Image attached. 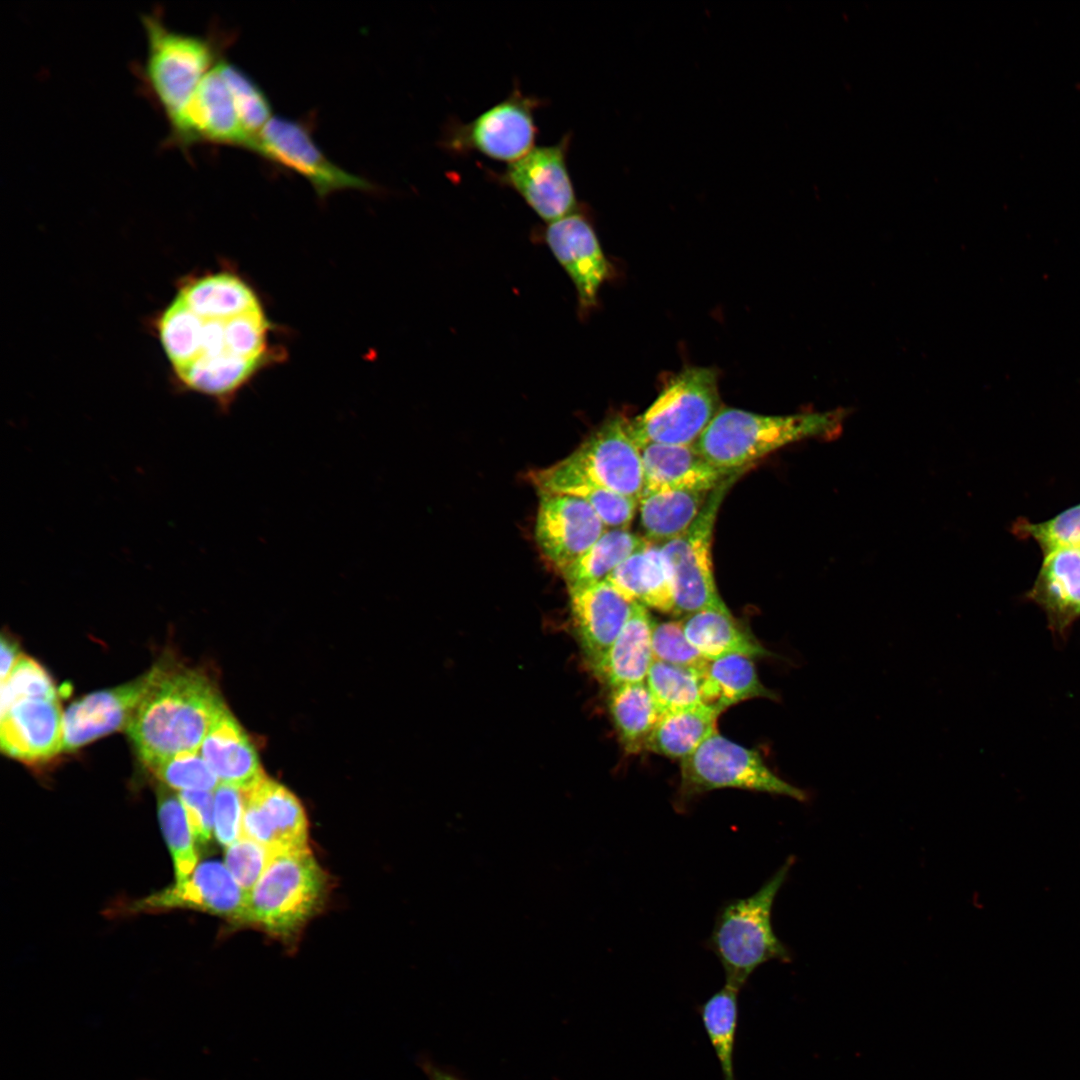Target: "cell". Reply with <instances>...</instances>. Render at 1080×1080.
<instances>
[{"instance_id": "6da1fadb", "label": "cell", "mask_w": 1080, "mask_h": 1080, "mask_svg": "<svg viewBox=\"0 0 1080 1080\" xmlns=\"http://www.w3.org/2000/svg\"><path fill=\"white\" fill-rule=\"evenodd\" d=\"M226 706L202 673L160 663L159 673L126 727L146 765L199 751Z\"/></svg>"}, {"instance_id": "7a4b0ae2", "label": "cell", "mask_w": 1080, "mask_h": 1080, "mask_svg": "<svg viewBox=\"0 0 1080 1080\" xmlns=\"http://www.w3.org/2000/svg\"><path fill=\"white\" fill-rule=\"evenodd\" d=\"M842 418L839 411L775 416L725 407L720 408L694 447L714 467L735 473L791 443L833 435Z\"/></svg>"}, {"instance_id": "3957f363", "label": "cell", "mask_w": 1080, "mask_h": 1080, "mask_svg": "<svg viewBox=\"0 0 1080 1080\" xmlns=\"http://www.w3.org/2000/svg\"><path fill=\"white\" fill-rule=\"evenodd\" d=\"M529 479L538 494H568L576 487L593 484L639 501L644 488L641 449L622 415L606 418L568 456Z\"/></svg>"}, {"instance_id": "277c9868", "label": "cell", "mask_w": 1080, "mask_h": 1080, "mask_svg": "<svg viewBox=\"0 0 1080 1080\" xmlns=\"http://www.w3.org/2000/svg\"><path fill=\"white\" fill-rule=\"evenodd\" d=\"M793 864L794 857L787 858L755 893L721 906L708 945L724 969L725 984L741 990L762 964L791 960L789 950L773 930L771 914Z\"/></svg>"}, {"instance_id": "5b68a950", "label": "cell", "mask_w": 1080, "mask_h": 1080, "mask_svg": "<svg viewBox=\"0 0 1080 1080\" xmlns=\"http://www.w3.org/2000/svg\"><path fill=\"white\" fill-rule=\"evenodd\" d=\"M147 51L140 69L144 88L168 123L190 102L205 76L217 65L218 50L208 37L168 27L161 15L141 16Z\"/></svg>"}, {"instance_id": "8992f818", "label": "cell", "mask_w": 1080, "mask_h": 1080, "mask_svg": "<svg viewBox=\"0 0 1080 1080\" xmlns=\"http://www.w3.org/2000/svg\"><path fill=\"white\" fill-rule=\"evenodd\" d=\"M325 888V874L308 847L277 852L248 893L245 922L287 936L318 908Z\"/></svg>"}, {"instance_id": "52a82bcc", "label": "cell", "mask_w": 1080, "mask_h": 1080, "mask_svg": "<svg viewBox=\"0 0 1080 1080\" xmlns=\"http://www.w3.org/2000/svg\"><path fill=\"white\" fill-rule=\"evenodd\" d=\"M717 376L706 367H688L674 375L642 414L629 419L639 448L694 445L720 410Z\"/></svg>"}, {"instance_id": "ba28073f", "label": "cell", "mask_w": 1080, "mask_h": 1080, "mask_svg": "<svg viewBox=\"0 0 1080 1080\" xmlns=\"http://www.w3.org/2000/svg\"><path fill=\"white\" fill-rule=\"evenodd\" d=\"M724 788L807 800L804 790L779 777L756 750L744 747L717 731L690 756L680 761L677 807L682 810L697 796Z\"/></svg>"}, {"instance_id": "9c48e42d", "label": "cell", "mask_w": 1080, "mask_h": 1080, "mask_svg": "<svg viewBox=\"0 0 1080 1080\" xmlns=\"http://www.w3.org/2000/svg\"><path fill=\"white\" fill-rule=\"evenodd\" d=\"M543 103L539 97L525 94L516 82L503 100L471 121L449 120L440 147L456 156L478 153L510 164L535 147V113Z\"/></svg>"}, {"instance_id": "30bf717a", "label": "cell", "mask_w": 1080, "mask_h": 1080, "mask_svg": "<svg viewBox=\"0 0 1080 1080\" xmlns=\"http://www.w3.org/2000/svg\"><path fill=\"white\" fill-rule=\"evenodd\" d=\"M743 472L726 477L712 490L690 527L660 545L674 577V615H689L705 609L729 610L719 595L714 578L712 539L720 506Z\"/></svg>"}, {"instance_id": "8fae6325", "label": "cell", "mask_w": 1080, "mask_h": 1080, "mask_svg": "<svg viewBox=\"0 0 1080 1080\" xmlns=\"http://www.w3.org/2000/svg\"><path fill=\"white\" fill-rule=\"evenodd\" d=\"M571 135L551 145L536 146L502 172H488L497 184L517 193L545 222L560 219L578 208L568 169Z\"/></svg>"}, {"instance_id": "7c38bea8", "label": "cell", "mask_w": 1080, "mask_h": 1080, "mask_svg": "<svg viewBox=\"0 0 1080 1080\" xmlns=\"http://www.w3.org/2000/svg\"><path fill=\"white\" fill-rule=\"evenodd\" d=\"M250 151L305 178L320 198L346 189L375 187L330 161L300 122L273 116L255 137Z\"/></svg>"}, {"instance_id": "4fadbf2b", "label": "cell", "mask_w": 1080, "mask_h": 1080, "mask_svg": "<svg viewBox=\"0 0 1080 1080\" xmlns=\"http://www.w3.org/2000/svg\"><path fill=\"white\" fill-rule=\"evenodd\" d=\"M538 234L572 281L578 313L585 316L597 305L599 290L611 274L590 220L577 208L546 223Z\"/></svg>"}, {"instance_id": "5bb4252c", "label": "cell", "mask_w": 1080, "mask_h": 1080, "mask_svg": "<svg viewBox=\"0 0 1080 1080\" xmlns=\"http://www.w3.org/2000/svg\"><path fill=\"white\" fill-rule=\"evenodd\" d=\"M168 125L167 145L183 150L203 143L249 150L253 143L241 125L218 63L201 81L185 109Z\"/></svg>"}, {"instance_id": "9a60e30c", "label": "cell", "mask_w": 1080, "mask_h": 1080, "mask_svg": "<svg viewBox=\"0 0 1080 1080\" xmlns=\"http://www.w3.org/2000/svg\"><path fill=\"white\" fill-rule=\"evenodd\" d=\"M534 536L544 557L561 573L581 557L607 529L581 498L541 493Z\"/></svg>"}, {"instance_id": "2e32d148", "label": "cell", "mask_w": 1080, "mask_h": 1080, "mask_svg": "<svg viewBox=\"0 0 1080 1080\" xmlns=\"http://www.w3.org/2000/svg\"><path fill=\"white\" fill-rule=\"evenodd\" d=\"M160 670L120 686L95 691L73 703L63 713V751L76 750L91 741L127 727Z\"/></svg>"}, {"instance_id": "e0dca14e", "label": "cell", "mask_w": 1080, "mask_h": 1080, "mask_svg": "<svg viewBox=\"0 0 1080 1080\" xmlns=\"http://www.w3.org/2000/svg\"><path fill=\"white\" fill-rule=\"evenodd\" d=\"M248 893L238 884L226 865L218 861L199 864L191 876L148 897L136 900L130 912H152L177 908L206 911L226 919L245 922Z\"/></svg>"}, {"instance_id": "ac0fdd59", "label": "cell", "mask_w": 1080, "mask_h": 1080, "mask_svg": "<svg viewBox=\"0 0 1080 1080\" xmlns=\"http://www.w3.org/2000/svg\"><path fill=\"white\" fill-rule=\"evenodd\" d=\"M307 834L303 807L283 785L264 776L243 791L241 836L277 853L307 847Z\"/></svg>"}, {"instance_id": "d6986e66", "label": "cell", "mask_w": 1080, "mask_h": 1080, "mask_svg": "<svg viewBox=\"0 0 1080 1080\" xmlns=\"http://www.w3.org/2000/svg\"><path fill=\"white\" fill-rule=\"evenodd\" d=\"M1 750L26 762L40 763L63 751V713L58 698H27L1 713Z\"/></svg>"}, {"instance_id": "ffe728a7", "label": "cell", "mask_w": 1080, "mask_h": 1080, "mask_svg": "<svg viewBox=\"0 0 1080 1080\" xmlns=\"http://www.w3.org/2000/svg\"><path fill=\"white\" fill-rule=\"evenodd\" d=\"M579 643L591 666L609 649L628 621L633 604L607 581L568 589Z\"/></svg>"}, {"instance_id": "44dd1931", "label": "cell", "mask_w": 1080, "mask_h": 1080, "mask_svg": "<svg viewBox=\"0 0 1080 1080\" xmlns=\"http://www.w3.org/2000/svg\"><path fill=\"white\" fill-rule=\"evenodd\" d=\"M1026 598L1044 612L1049 630L1064 637L1080 618V549L1044 555Z\"/></svg>"}, {"instance_id": "7402d4cb", "label": "cell", "mask_w": 1080, "mask_h": 1080, "mask_svg": "<svg viewBox=\"0 0 1080 1080\" xmlns=\"http://www.w3.org/2000/svg\"><path fill=\"white\" fill-rule=\"evenodd\" d=\"M631 603L674 613L675 584L660 545L648 541L605 580Z\"/></svg>"}, {"instance_id": "603a6c76", "label": "cell", "mask_w": 1080, "mask_h": 1080, "mask_svg": "<svg viewBox=\"0 0 1080 1080\" xmlns=\"http://www.w3.org/2000/svg\"><path fill=\"white\" fill-rule=\"evenodd\" d=\"M643 491L694 489L712 491L726 477L710 464L694 445L648 444L641 448Z\"/></svg>"}, {"instance_id": "cb8c5ba5", "label": "cell", "mask_w": 1080, "mask_h": 1080, "mask_svg": "<svg viewBox=\"0 0 1080 1080\" xmlns=\"http://www.w3.org/2000/svg\"><path fill=\"white\" fill-rule=\"evenodd\" d=\"M199 752L220 784L245 791L264 777L252 743L228 709L213 724Z\"/></svg>"}, {"instance_id": "d4e9b609", "label": "cell", "mask_w": 1080, "mask_h": 1080, "mask_svg": "<svg viewBox=\"0 0 1080 1080\" xmlns=\"http://www.w3.org/2000/svg\"><path fill=\"white\" fill-rule=\"evenodd\" d=\"M654 620L646 607L633 604L622 631L591 670L610 689L646 680L654 661L651 634Z\"/></svg>"}, {"instance_id": "484cf974", "label": "cell", "mask_w": 1080, "mask_h": 1080, "mask_svg": "<svg viewBox=\"0 0 1080 1080\" xmlns=\"http://www.w3.org/2000/svg\"><path fill=\"white\" fill-rule=\"evenodd\" d=\"M682 625L688 641L708 661L728 655L752 659L773 655L730 610H700L687 615Z\"/></svg>"}, {"instance_id": "4316f807", "label": "cell", "mask_w": 1080, "mask_h": 1080, "mask_svg": "<svg viewBox=\"0 0 1080 1080\" xmlns=\"http://www.w3.org/2000/svg\"><path fill=\"white\" fill-rule=\"evenodd\" d=\"M271 359V356L247 359L226 351L197 357L175 372L187 389L209 396L227 408L235 394Z\"/></svg>"}, {"instance_id": "83f0119b", "label": "cell", "mask_w": 1080, "mask_h": 1080, "mask_svg": "<svg viewBox=\"0 0 1080 1080\" xmlns=\"http://www.w3.org/2000/svg\"><path fill=\"white\" fill-rule=\"evenodd\" d=\"M177 297L204 320L227 321L261 307L248 283L225 271L187 281Z\"/></svg>"}, {"instance_id": "f1b7e54d", "label": "cell", "mask_w": 1080, "mask_h": 1080, "mask_svg": "<svg viewBox=\"0 0 1080 1080\" xmlns=\"http://www.w3.org/2000/svg\"><path fill=\"white\" fill-rule=\"evenodd\" d=\"M711 492L694 489L643 491L638 509L645 538L661 545L682 534L697 518Z\"/></svg>"}, {"instance_id": "f546056e", "label": "cell", "mask_w": 1080, "mask_h": 1080, "mask_svg": "<svg viewBox=\"0 0 1080 1080\" xmlns=\"http://www.w3.org/2000/svg\"><path fill=\"white\" fill-rule=\"evenodd\" d=\"M753 698L777 700V694L760 681L752 658L728 655L709 661L702 673L703 704L720 713Z\"/></svg>"}, {"instance_id": "4dcf8cb0", "label": "cell", "mask_w": 1080, "mask_h": 1080, "mask_svg": "<svg viewBox=\"0 0 1080 1080\" xmlns=\"http://www.w3.org/2000/svg\"><path fill=\"white\" fill-rule=\"evenodd\" d=\"M720 714L705 704L661 714L645 751L681 761L717 732Z\"/></svg>"}, {"instance_id": "1f68e13d", "label": "cell", "mask_w": 1080, "mask_h": 1080, "mask_svg": "<svg viewBox=\"0 0 1080 1080\" xmlns=\"http://www.w3.org/2000/svg\"><path fill=\"white\" fill-rule=\"evenodd\" d=\"M608 708L618 738L629 754L645 751L660 713L645 682L610 689Z\"/></svg>"}, {"instance_id": "d6a6232c", "label": "cell", "mask_w": 1080, "mask_h": 1080, "mask_svg": "<svg viewBox=\"0 0 1080 1080\" xmlns=\"http://www.w3.org/2000/svg\"><path fill=\"white\" fill-rule=\"evenodd\" d=\"M648 540L626 528L606 529L601 537L562 576L568 589L605 581L630 555Z\"/></svg>"}, {"instance_id": "836d02e7", "label": "cell", "mask_w": 1080, "mask_h": 1080, "mask_svg": "<svg viewBox=\"0 0 1080 1080\" xmlns=\"http://www.w3.org/2000/svg\"><path fill=\"white\" fill-rule=\"evenodd\" d=\"M739 989L725 984L700 1007V1017L715 1051L723 1080H736L734 1049L738 1027Z\"/></svg>"}, {"instance_id": "e575fe53", "label": "cell", "mask_w": 1080, "mask_h": 1080, "mask_svg": "<svg viewBox=\"0 0 1080 1080\" xmlns=\"http://www.w3.org/2000/svg\"><path fill=\"white\" fill-rule=\"evenodd\" d=\"M703 671L657 660L652 662L645 683L660 715L703 704Z\"/></svg>"}, {"instance_id": "d590c367", "label": "cell", "mask_w": 1080, "mask_h": 1080, "mask_svg": "<svg viewBox=\"0 0 1080 1080\" xmlns=\"http://www.w3.org/2000/svg\"><path fill=\"white\" fill-rule=\"evenodd\" d=\"M158 816L170 850L176 883L187 880L197 867L198 856L185 809L178 794L166 787L158 789Z\"/></svg>"}, {"instance_id": "8d00e7d4", "label": "cell", "mask_w": 1080, "mask_h": 1080, "mask_svg": "<svg viewBox=\"0 0 1080 1080\" xmlns=\"http://www.w3.org/2000/svg\"><path fill=\"white\" fill-rule=\"evenodd\" d=\"M203 320L178 297L159 319V336L174 370L194 360L201 346Z\"/></svg>"}, {"instance_id": "74e56055", "label": "cell", "mask_w": 1080, "mask_h": 1080, "mask_svg": "<svg viewBox=\"0 0 1080 1080\" xmlns=\"http://www.w3.org/2000/svg\"><path fill=\"white\" fill-rule=\"evenodd\" d=\"M218 68L228 86L241 125L254 141L273 117L270 102L257 83L234 64L220 60Z\"/></svg>"}, {"instance_id": "f35d334b", "label": "cell", "mask_w": 1080, "mask_h": 1080, "mask_svg": "<svg viewBox=\"0 0 1080 1080\" xmlns=\"http://www.w3.org/2000/svg\"><path fill=\"white\" fill-rule=\"evenodd\" d=\"M1012 532L1018 538L1035 542L1043 556L1061 549H1080V503L1041 522L1018 518Z\"/></svg>"}, {"instance_id": "ab89813d", "label": "cell", "mask_w": 1080, "mask_h": 1080, "mask_svg": "<svg viewBox=\"0 0 1080 1080\" xmlns=\"http://www.w3.org/2000/svg\"><path fill=\"white\" fill-rule=\"evenodd\" d=\"M166 786L178 791H214L218 778L199 751L183 752L146 764Z\"/></svg>"}, {"instance_id": "60d3db41", "label": "cell", "mask_w": 1080, "mask_h": 1080, "mask_svg": "<svg viewBox=\"0 0 1080 1080\" xmlns=\"http://www.w3.org/2000/svg\"><path fill=\"white\" fill-rule=\"evenodd\" d=\"M58 698L47 671L35 660L21 656L10 674L1 681V713L27 698Z\"/></svg>"}, {"instance_id": "b9f144b4", "label": "cell", "mask_w": 1080, "mask_h": 1080, "mask_svg": "<svg viewBox=\"0 0 1080 1080\" xmlns=\"http://www.w3.org/2000/svg\"><path fill=\"white\" fill-rule=\"evenodd\" d=\"M270 323L262 307L225 321L226 351L247 359L267 357Z\"/></svg>"}, {"instance_id": "7bdbcfd3", "label": "cell", "mask_w": 1080, "mask_h": 1080, "mask_svg": "<svg viewBox=\"0 0 1080 1080\" xmlns=\"http://www.w3.org/2000/svg\"><path fill=\"white\" fill-rule=\"evenodd\" d=\"M651 645L654 660L664 663L705 670L709 661L688 641L682 621L653 623Z\"/></svg>"}, {"instance_id": "ee69618b", "label": "cell", "mask_w": 1080, "mask_h": 1080, "mask_svg": "<svg viewBox=\"0 0 1080 1080\" xmlns=\"http://www.w3.org/2000/svg\"><path fill=\"white\" fill-rule=\"evenodd\" d=\"M568 494L583 499L607 529H628L638 508L637 500L593 484L580 485Z\"/></svg>"}, {"instance_id": "f6af8a7d", "label": "cell", "mask_w": 1080, "mask_h": 1080, "mask_svg": "<svg viewBox=\"0 0 1080 1080\" xmlns=\"http://www.w3.org/2000/svg\"><path fill=\"white\" fill-rule=\"evenodd\" d=\"M274 854L260 843L240 836L227 847L225 865L238 884L249 893Z\"/></svg>"}, {"instance_id": "bcb514c9", "label": "cell", "mask_w": 1080, "mask_h": 1080, "mask_svg": "<svg viewBox=\"0 0 1080 1080\" xmlns=\"http://www.w3.org/2000/svg\"><path fill=\"white\" fill-rule=\"evenodd\" d=\"M214 830L217 840L228 847L242 831L243 791L219 784L214 790Z\"/></svg>"}, {"instance_id": "7dc6e473", "label": "cell", "mask_w": 1080, "mask_h": 1080, "mask_svg": "<svg viewBox=\"0 0 1080 1080\" xmlns=\"http://www.w3.org/2000/svg\"><path fill=\"white\" fill-rule=\"evenodd\" d=\"M178 796L195 841H209L214 826V797L211 792L179 791Z\"/></svg>"}, {"instance_id": "c3c4849f", "label": "cell", "mask_w": 1080, "mask_h": 1080, "mask_svg": "<svg viewBox=\"0 0 1080 1080\" xmlns=\"http://www.w3.org/2000/svg\"><path fill=\"white\" fill-rule=\"evenodd\" d=\"M20 657L15 641L3 634L1 637V681L10 674Z\"/></svg>"}, {"instance_id": "681fc988", "label": "cell", "mask_w": 1080, "mask_h": 1080, "mask_svg": "<svg viewBox=\"0 0 1080 1080\" xmlns=\"http://www.w3.org/2000/svg\"><path fill=\"white\" fill-rule=\"evenodd\" d=\"M429 1073L431 1080H459L458 1078L435 1068H431Z\"/></svg>"}]
</instances>
